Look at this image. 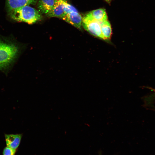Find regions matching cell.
Instances as JSON below:
<instances>
[{"mask_svg": "<svg viewBox=\"0 0 155 155\" xmlns=\"http://www.w3.org/2000/svg\"><path fill=\"white\" fill-rule=\"evenodd\" d=\"M62 19L77 28L82 30V18L75 7L68 12Z\"/></svg>", "mask_w": 155, "mask_h": 155, "instance_id": "5b68a950", "label": "cell"}, {"mask_svg": "<svg viewBox=\"0 0 155 155\" xmlns=\"http://www.w3.org/2000/svg\"><path fill=\"white\" fill-rule=\"evenodd\" d=\"M102 34L105 40L110 39L112 31L111 25L108 20L100 23Z\"/></svg>", "mask_w": 155, "mask_h": 155, "instance_id": "30bf717a", "label": "cell"}, {"mask_svg": "<svg viewBox=\"0 0 155 155\" xmlns=\"http://www.w3.org/2000/svg\"><path fill=\"white\" fill-rule=\"evenodd\" d=\"M13 20L32 24L40 20V12L29 5L25 6L15 9L8 13Z\"/></svg>", "mask_w": 155, "mask_h": 155, "instance_id": "7a4b0ae2", "label": "cell"}, {"mask_svg": "<svg viewBox=\"0 0 155 155\" xmlns=\"http://www.w3.org/2000/svg\"><path fill=\"white\" fill-rule=\"evenodd\" d=\"M4 136L6 146L16 150L20 144L22 134H5Z\"/></svg>", "mask_w": 155, "mask_h": 155, "instance_id": "52a82bcc", "label": "cell"}, {"mask_svg": "<svg viewBox=\"0 0 155 155\" xmlns=\"http://www.w3.org/2000/svg\"><path fill=\"white\" fill-rule=\"evenodd\" d=\"M16 150L6 146L3 150V155H15Z\"/></svg>", "mask_w": 155, "mask_h": 155, "instance_id": "8fae6325", "label": "cell"}, {"mask_svg": "<svg viewBox=\"0 0 155 155\" xmlns=\"http://www.w3.org/2000/svg\"><path fill=\"white\" fill-rule=\"evenodd\" d=\"M19 51L15 44L0 40V70L7 69L16 58Z\"/></svg>", "mask_w": 155, "mask_h": 155, "instance_id": "6da1fadb", "label": "cell"}, {"mask_svg": "<svg viewBox=\"0 0 155 155\" xmlns=\"http://www.w3.org/2000/svg\"><path fill=\"white\" fill-rule=\"evenodd\" d=\"M105 0L106 2H107V3H110L111 1V0Z\"/></svg>", "mask_w": 155, "mask_h": 155, "instance_id": "7c38bea8", "label": "cell"}, {"mask_svg": "<svg viewBox=\"0 0 155 155\" xmlns=\"http://www.w3.org/2000/svg\"><path fill=\"white\" fill-rule=\"evenodd\" d=\"M57 0H39L38 4V11L46 15L51 9Z\"/></svg>", "mask_w": 155, "mask_h": 155, "instance_id": "ba28073f", "label": "cell"}, {"mask_svg": "<svg viewBox=\"0 0 155 155\" xmlns=\"http://www.w3.org/2000/svg\"><path fill=\"white\" fill-rule=\"evenodd\" d=\"M72 6L67 2L66 0H57L46 15L49 17L62 19L69 11Z\"/></svg>", "mask_w": 155, "mask_h": 155, "instance_id": "277c9868", "label": "cell"}, {"mask_svg": "<svg viewBox=\"0 0 155 155\" xmlns=\"http://www.w3.org/2000/svg\"><path fill=\"white\" fill-rule=\"evenodd\" d=\"M82 25L91 34L105 40L102 33L100 23L93 18L88 13L82 18Z\"/></svg>", "mask_w": 155, "mask_h": 155, "instance_id": "3957f363", "label": "cell"}, {"mask_svg": "<svg viewBox=\"0 0 155 155\" xmlns=\"http://www.w3.org/2000/svg\"><path fill=\"white\" fill-rule=\"evenodd\" d=\"M36 0H6L7 12L12 11L25 6L34 4Z\"/></svg>", "mask_w": 155, "mask_h": 155, "instance_id": "8992f818", "label": "cell"}, {"mask_svg": "<svg viewBox=\"0 0 155 155\" xmlns=\"http://www.w3.org/2000/svg\"><path fill=\"white\" fill-rule=\"evenodd\" d=\"M88 13L93 18L100 23L107 20V16L104 9H98L92 11Z\"/></svg>", "mask_w": 155, "mask_h": 155, "instance_id": "9c48e42d", "label": "cell"}]
</instances>
